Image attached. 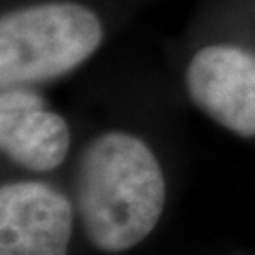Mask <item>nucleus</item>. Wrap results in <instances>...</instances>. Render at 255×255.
Listing matches in <instances>:
<instances>
[{
    "label": "nucleus",
    "instance_id": "20e7f679",
    "mask_svg": "<svg viewBox=\"0 0 255 255\" xmlns=\"http://www.w3.org/2000/svg\"><path fill=\"white\" fill-rule=\"evenodd\" d=\"M187 93L216 123L255 136V59L242 49L202 47L187 68Z\"/></svg>",
    "mask_w": 255,
    "mask_h": 255
},
{
    "label": "nucleus",
    "instance_id": "f03ea898",
    "mask_svg": "<svg viewBox=\"0 0 255 255\" xmlns=\"http://www.w3.org/2000/svg\"><path fill=\"white\" fill-rule=\"evenodd\" d=\"M101 40L99 17L78 4H40L8 13L0 23L2 87L59 78L95 53Z\"/></svg>",
    "mask_w": 255,
    "mask_h": 255
},
{
    "label": "nucleus",
    "instance_id": "7ed1b4c3",
    "mask_svg": "<svg viewBox=\"0 0 255 255\" xmlns=\"http://www.w3.org/2000/svg\"><path fill=\"white\" fill-rule=\"evenodd\" d=\"M72 206L46 183H9L0 189V255H66Z\"/></svg>",
    "mask_w": 255,
    "mask_h": 255
},
{
    "label": "nucleus",
    "instance_id": "f257e3e1",
    "mask_svg": "<svg viewBox=\"0 0 255 255\" xmlns=\"http://www.w3.org/2000/svg\"><path fill=\"white\" fill-rule=\"evenodd\" d=\"M164 197L161 166L136 136L106 132L83 151L76 202L95 248L119 254L140 244L161 219Z\"/></svg>",
    "mask_w": 255,
    "mask_h": 255
},
{
    "label": "nucleus",
    "instance_id": "39448f33",
    "mask_svg": "<svg viewBox=\"0 0 255 255\" xmlns=\"http://www.w3.org/2000/svg\"><path fill=\"white\" fill-rule=\"evenodd\" d=\"M0 146L21 166L47 172L64 161L70 130L61 116L46 110L36 93L8 87L0 97Z\"/></svg>",
    "mask_w": 255,
    "mask_h": 255
}]
</instances>
